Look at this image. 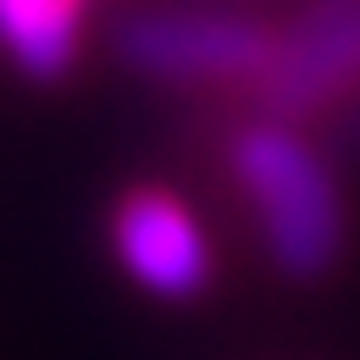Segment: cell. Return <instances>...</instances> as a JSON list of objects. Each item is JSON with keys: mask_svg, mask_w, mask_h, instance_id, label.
<instances>
[{"mask_svg": "<svg viewBox=\"0 0 360 360\" xmlns=\"http://www.w3.org/2000/svg\"><path fill=\"white\" fill-rule=\"evenodd\" d=\"M233 178L244 188L266 255L294 283H316L338 266L349 244V211L333 167L283 122L244 128L233 144Z\"/></svg>", "mask_w": 360, "mask_h": 360, "instance_id": "obj_1", "label": "cell"}, {"mask_svg": "<svg viewBox=\"0 0 360 360\" xmlns=\"http://www.w3.org/2000/svg\"><path fill=\"white\" fill-rule=\"evenodd\" d=\"M122 61L161 84H211V78H255L271 72L277 39L250 17L217 11H139L117 28Z\"/></svg>", "mask_w": 360, "mask_h": 360, "instance_id": "obj_2", "label": "cell"}, {"mask_svg": "<svg viewBox=\"0 0 360 360\" xmlns=\"http://www.w3.org/2000/svg\"><path fill=\"white\" fill-rule=\"evenodd\" d=\"M117 255L139 288L161 300H194L211 283V238L200 217L167 188H134L122 194L111 217Z\"/></svg>", "mask_w": 360, "mask_h": 360, "instance_id": "obj_3", "label": "cell"}, {"mask_svg": "<svg viewBox=\"0 0 360 360\" xmlns=\"http://www.w3.org/2000/svg\"><path fill=\"white\" fill-rule=\"evenodd\" d=\"M355 72H360V11H327L294 45H277L271 89L283 94V105H300V100H321Z\"/></svg>", "mask_w": 360, "mask_h": 360, "instance_id": "obj_4", "label": "cell"}, {"mask_svg": "<svg viewBox=\"0 0 360 360\" xmlns=\"http://www.w3.org/2000/svg\"><path fill=\"white\" fill-rule=\"evenodd\" d=\"M78 0H0V50L28 78H61L78 61Z\"/></svg>", "mask_w": 360, "mask_h": 360, "instance_id": "obj_5", "label": "cell"}]
</instances>
